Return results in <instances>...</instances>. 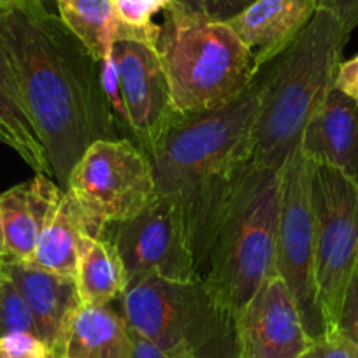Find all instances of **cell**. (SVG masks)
I'll list each match as a JSON object with an SVG mask.
<instances>
[{"instance_id":"cell-1","label":"cell","mask_w":358,"mask_h":358,"mask_svg":"<svg viewBox=\"0 0 358 358\" xmlns=\"http://www.w3.org/2000/svg\"><path fill=\"white\" fill-rule=\"evenodd\" d=\"M0 44L46 148L53 179L65 192L69 174L92 144L122 137L102 62L44 0H16L0 9Z\"/></svg>"},{"instance_id":"cell-2","label":"cell","mask_w":358,"mask_h":358,"mask_svg":"<svg viewBox=\"0 0 358 358\" xmlns=\"http://www.w3.org/2000/svg\"><path fill=\"white\" fill-rule=\"evenodd\" d=\"M258 81L223 108L181 116L151 150L157 194L179 204L202 271L216 225L241 171L251 160Z\"/></svg>"},{"instance_id":"cell-3","label":"cell","mask_w":358,"mask_h":358,"mask_svg":"<svg viewBox=\"0 0 358 358\" xmlns=\"http://www.w3.org/2000/svg\"><path fill=\"white\" fill-rule=\"evenodd\" d=\"M350 36L334 13L318 8L297 39L258 72L253 164L281 171L297 153L309 122L334 88Z\"/></svg>"},{"instance_id":"cell-4","label":"cell","mask_w":358,"mask_h":358,"mask_svg":"<svg viewBox=\"0 0 358 358\" xmlns=\"http://www.w3.org/2000/svg\"><path fill=\"white\" fill-rule=\"evenodd\" d=\"M281 171L248 162L216 225L199 280L232 311L276 274Z\"/></svg>"},{"instance_id":"cell-5","label":"cell","mask_w":358,"mask_h":358,"mask_svg":"<svg viewBox=\"0 0 358 358\" xmlns=\"http://www.w3.org/2000/svg\"><path fill=\"white\" fill-rule=\"evenodd\" d=\"M157 50L172 102L183 116L215 111L243 95L257 78L253 55L229 23L171 6Z\"/></svg>"},{"instance_id":"cell-6","label":"cell","mask_w":358,"mask_h":358,"mask_svg":"<svg viewBox=\"0 0 358 358\" xmlns=\"http://www.w3.org/2000/svg\"><path fill=\"white\" fill-rule=\"evenodd\" d=\"M118 304L130 330L167 358H241L237 313L204 281L143 278Z\"/></svg>"},{"instance_id":"cell-7","label":"cell","mask_w":358,"mask_h":358,"mask_svg":"<svg viewBox=\"0 0 358 358\" xmlns=\"http://www.w3.org/2000/svg\"><path fill=\"white\" fill-rule=\"evenodd\" d=\"M65 192L85 213L90 234L136 216L157 195L153 165L134 141L101 139L83 153L71 171Z\"/></svg>"},{"instance_id":"cell-8","label":"cell","mask_w":358,"mask_h":358,"mask_svg":"<svg viewBox=\"0 0 358 358\" xmlns=\"http://www.w3.org/2000/svg\"><path fill=\"white\" fill-rule=\"evenodd\" d=\"M111 60L102 79L120 132L150 155L183 116L172 102L160 55L150 41L118 32Z\"/></svg>"},{"instance_id":"cell-9","label":"cell","mask_w":358,"mask_h":358,"mask_svg":"<svg viewBox=\"0 0 358 358\" xmlns=\"http://www.w3.org/2000/svg\"><path fill=\"white\" fill-rule=\"evenodd\" d=\"M311 164L315 276L327 332L336 329L341 301L358 265V183L337 169Z\"/></svg>"},{"instance_id":"cell-10","label":"cell","mask_w":358,"mask_h":358,"mask_svg":"<svg viewBox=\"0 0 358 358\" xmlns=\"http://www.w3.org/2000/svg\"><path fill=\"white\" fill-rule=\"evenodd\" d=\"M274 267L294 295L309 337L320 339L327 334V327L315 276L311 164L301 148L281 169V213Z\"/></svg>"},{"instance_id":"cell-11","label":"cell","mask_w":358,"mask_h":358,"mask_svg":"<svg viewBox=\"0 0 358 358\" xmlns=\"http://www.w3.org/2000/svg\"><path fill=\"white\" fill-rule=\"evenodd\" d=\"M101 237L118 251L129 283L150 276L197 280L185 215L167 195L157 194L136 216L106 227Z\"/></svg>"},{"instance_id":"cell-12","label":"cell","mask_w":358,"mask_h":358,"mask_svg":"<svg viewBox=\"0 0 358 358\" xmlns=\"http://www.w3.org/2000/svg\"><path fill=\"white\" fill-rule=\"evenodd\" d=\"M241 358H302L313 346L299 306L278 274L237 313Z\"/></svg>"},{"instance_id":"cell-13","label":"cell","mask_w":358,"mask_h":358,"mask_svg":"<svg viewBox=\"0 0 358 358\" xmlns=\"http://www.w3.org/2000/svg\"><path fill=\"white\" fill-rule=\"evenodd\" d=\"M64 197V190L51 176L32 179L0 194V260L29 264L41 232Z\"/></svg>"},{"instance_id":"cell-14","label":"cell","mask_w":358,"mask_h":358,"mask_svg":"<svg viewBox=\"0 0 358 358\" xmlns=\"http://www.w3.org/2000/svg\"><path fill=\"white\" fill-rule=\"evenodd\" d=\"M316 9L318 0H255L229 25L251 51L258 74L297 39Z\"/></svg>"},{"instance_id":"cell-15","label":"cell","mask_w":358,"mask_h":358,"mask_svg":"<svg viewBox=\"0 0 358 358\" xmlns=\"http://www.w3.org/2000/svg\"><path fill=\"white\" fill-rule=\"evenodd\" d=\"M301 151L313 164L337 169L358 183V104L330 90L302 136Z\"/></svg>"},{"instance_id":"cell-16","label":"cell","mask_w":358,"mask_h":358,"mask_svg":"<svg viewBox=\"0 0 358 358\" xmlns=\"http://www.w3.org/2000/svg\"><path fill=\"white\" fill-rule=\"evenodd\" d=\"M2 267L25 297L37 334L53 353L69 322L81 308L74 278L50 273L29 264H4Z\"/></svg>"},{"instance_id":"cell-17","label":"cell","mask_w":358,"mask_h":358,"mask_svg":"<svg viewBox=\"0 0 358 358\" xmlns=\"http://www.w3.org/2000/svg\"><path fill=\"white\" fill-rule=\"evenodd\" d=\"M132 330L120 308L81 306L69 322L53 358H130Z\"/></svg>"},{"instance_id":"cell-18","label":"cell","mask_w":358,"mask_h":358,"mask_svg":"<svg viewBox=\"0 0 358 358\" xmlns=\"http://www.w3.org/2000/svg\"><path fill=\"white\" fill-rule=\"evenodd\" d=\"M0 144L11 148L36 171L53 178L43 139L27 109L22 88L8 55L0 44Z\"/></svg>"},{"instance_id":"cell-19","label":"cell","mask_w":358,"mask_h":358,"mask_svg":"<svg viewBox=\"0 0 358 358\" xmlns=\"http://www.w3.org/2000/svg\"><path fill=\"white\" fill-rule=\"evenodd\" d=\"M90 234L88 220L72 194L64 192L60 204L41 232L29 265L74 278L83 239Z\"/></svg>"},{"instance_id":"cell-20","label":"cell","mask_w":358,"mask_h":358,"mask_svg":"<svg viewBox=\"0 0 358 358\" xmlns=\"http://www.w3.org/2000/svg\"><path fill=\"white\" fill-rule=\"evenodd\" d=\"M74 281L81 306H113L129 287L118 251L108 239L94 236L83 239Z\"/></svg>"},{"instance_id":"cell-21","label":"cell","mask_w":358,"mask_h":358,"mask_svg":"<svg viewBox=\"0 0 358 358\" xmlns=\"http://www.w3.org/2000/svg\"><path fill=\"white\" fill-rule=\"evenodd\" d=\"M58 16L97 60L111 55L120 23L113 0H57Z\"/></svg>"},{"instance_id":"cell-22","label":"cell","mask_w":358,"mask_h":358,"mask_svg":"<svg viewBox=\"0 0 358 358\" xmlns=\"http://www.w3.org/2000/svg\"><path fill=\"white\" fill-rule=\"evenodd\" d=\"M15 332L37 334L29 304L4 267H0V337Z\"/></svg>"},{"instance_id":"cell-23","label":"cell","mask_w":358,"mask_h":358,"mask_svg":"<svg viewBox=\"0 0 358 358\" xmlns=\"http://www.w3.org/2000/svg\"><path fill=\"white\" fill-rule=\"evenodd\" d=\"M115 15L120 23V34L150 41L157 46L160 25L153 23L157 8L151 0H113Z\"/></svg>"},{"instance_id":"cell-24","label":"cell","mask_w":358,"mask_h":358,"mask_svg":"<svg viewBox=\"0 0 358 358\" xmlns=\"http://www.w3.org/2000/svg\"><path fill=\"white\" fill-rule=\"evenodd\" d=\"M253 2L255 0H176L172 6L211 22L229 23Z\"/></svg>"},{"instance_id":"cell-25","label":"cell","mask_w":358,"mask_h":358,"mask_svg":"<svg viewBox=\"0 0 358 358\" xmlns=\"http://www.w3.org/2000/svg\"><path fill=\"white\" fill-rule=\"evenodd\" d=\"M0 358H53V353L36 334L15 332L0 337Z\"/></svg>"},{"instance_id":"cell-26","label":"cell","mask_w":358,"mask_h":358,"mask_svg":"<svg viewBox=\"0 0 358 358\" xmlns=\"http://www.w3.org/2000/svg\"><path fill=\"white\" fill-rule=\"evenodd\" d=\"M334 330L358 344V265L355 267L346 290H344Z\"/></svg>"},{"instance_id":"cell-27","label":"cell","mask_w":358,"mask_h":358,"mask_svg":"<svg viewBox=\"0 0 358 358\" xmlns=\"http://www.w3.org/2000/svg\"><path fill=\"white\" fill-rule=\"evenodd\" d=\"M302 358H358V344L337 330H330L313 341V346Z\"/></svg>"},{"instance_id":"cell-28","label":"cell","mask_w":358,"mask_h":358,"mask_svg":"<svg viewBox=\"0 0 358 358\" xmlns=\"http://www.w3.org/2000/svg\"><path fill=\"white\" fill-rule=\"evenodd\" d=\"M334 88L358 104V55L346 62H341L334 78Z\"/></svg>"},{"instance_id":"cell-29","label":"cell","mask_w":358,"mask_h":358,"mask_svg":"<svg viewBox=\"0 0 358 358\" xmlns=\"http://www.w3.org/2000/svg\"><path fill=\"white\" fill-rule=\"evenodd\" d=\"M318 8L334 13L350 32L358 27V0H318Z\"/></svg>"},{"instance_id":"cell-30","label":"cell","mask_w":358,"mask_h":358,"mask_svg":"<svg viewBox=\"0 0 358 358\" xmlns=\"http://www.w3.org/2000/svg\"><path fill=\"white\" fill-rule=\"evenodd\" d=\"M130 358H167L164 353L151 346L148 341L132 332V357Z\"/></svg>"},{"instance_id":"cell-31","label":"cell","mask_w":358,"mask_h":358,"mask_svg":"<svg viewBox=\"0 0 358 358\" xmlns=\"http://www.w3.org/2000/svg\"><path fill=\"white\" fill-rule=\"evenodd\" d=\"M157 8V11H167L172 4H174L176 0H151Z\"/></svg>"},{"instance_id":"cell-32","label":"cell","mask_w":358,"mask_h":358,"mask_svg":"<svg viewBox=\"0 0 358 358\" xmlns=\"http://www.w3.org/2000/svg\"><path fill=\"white\" fill-rule=\"evenodd\" d=\"M0 267H2V260H0Z\"/></svg>"}]
</instances>
